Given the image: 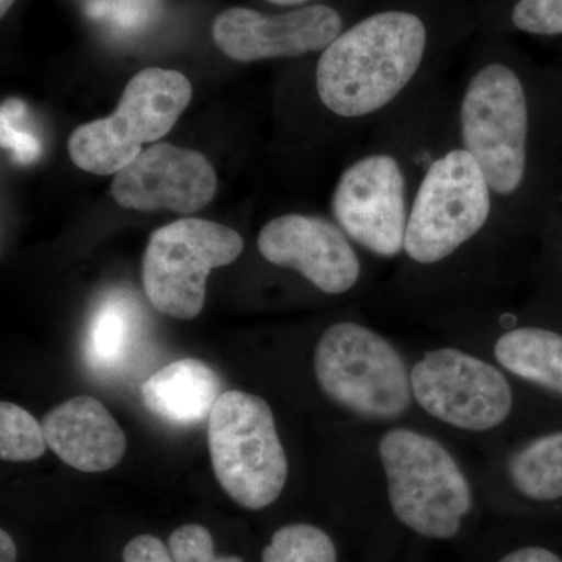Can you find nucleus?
<instances>
[{
  "instance_id": "obj_1",
  "label": "nucleus",
  "mask_w": 562,
  "mask_h": 562,
  "mask_svg": "<svg viewBox=\"0 0 562 562\" xmlns=\"http://www.w3.org/2000/svg\"><path fill=\"white\" fill-rule=\"evenodd\" d=\"M427 29L408 11H383L358 22L322 52L317 92L331 113L361 117L394 101L416 76Z\"/></svg>"
},
{
  "instance_id": "obj_2",
  "label": "nucleus",
  "mask_w": 562,
  "mask_h": 562,
  "mask_svg": "<svg viewBox=\"0 0 562 562\" xmlns=\"http://www.w3.org/2000/svg\"><path fill=\"white\" fill-rule=\"evenodd\" d=\"M392 513L428 539H450L472 508V490L453 454L438 439L392 428L379 442Z\"/></svg>"
},
{
  "instance_id": "obj_3",
  "label": "nucleus",
  "mask_w": 562,
  "mask_h": 562,
  "mask_svg": "<svg viewBox=\"0 0 562 562\" xmlns=\"http://www.w3.org/2000/svg\"><path fill=\"white\" fill-rule=\"evenodd\" d=\"M317 383L330 401L362 419H401L414 401L401 353L382 335L355 322L331 325L314 351Z\"/></svg>"
},
{
  "instance_id": "obj_4",
  "label": "nucleus",
  "mask_w": 562,
  "mask_h": 562,
  "mask_svg": "<svg viewBox=\"0 0 562 562\" xmlns=\"http://www.w3.org/2000/svg\"><path fill=\"white\" fill-rule=\"evenodd\" d=\"M191 99V81L179 70H139L111 116L88 122L70 133V160L95 176L120 172L138 157L144 144L155 143L172 131Z\"/></svg>"
},
{
  "instance_id": "obj_5",
  "label": "nucleus",
  "mask_w": 562,
  "mask_h": 562,
  "mask_svg": "<svg viewBox=\"0 0 562 562\" xmlns=\"http://www.w3.org/2000/svg\"><path fill=\"white\" fill-rule=\"evenodd\" d=\"M209 447L217 482L233 502L262 509L280 497L288 460L268 402L224 392L209 419Z\"/></svg>"
},
{
  "instance_id": "obj_6",
  "label": "nucleus",
  "mask_w": 562,
  "mask_h": 562,
  "mask_svg": "<svg viewBox=\"0 0 562 562\" xmlns=\"http://www.w3.org/2000/svg\"><path fill=\"white\" fill-rule=\"evenodd\" d=\"M238 232L217 222L187 217L151 233L143 257V286L157 312L191 321L205 305L206 280L241 255Z\"/></svg>"
},
{
  "instance_id": "obj_7",
  "label": "nucleus",
  "mask_w": 562,
  "mask_h": 562,
  "mask_svg": "<svg viewBox=\"0 0 562 562\" xmlns=\"http://www.w3.org/2000/svg\"><path fill=\"white\" fill-rule=\"evenodd\" d=\"M491 187L468 150L438 158L422 180L406 225L405 251L435 265L472 239L490 220Z\"/></svg>"
},
{
  "instance_id": "obj_8",
  "label": "nucleus",
  "mask_w": 562,
  "mask_h": 562,
  "mask_svg": "<svg viewBox=\"0 0 562 562\" xmlns=\"http://www.w3.org/2000/svg\"><path fill=\"white\" fill-rule=\"evenodd\" d=\"M461 135L501 195L519 190L527 169L528 103L517 74L491 63L473 76L461 103Z\"/></svg>"
},
{
  "instance_id": "obj_9",
  "label": "nucleus",
  "mask_w": 562,
  "mask_h": 562,
  "mask_svg": "<svg viewBox=\"0 0 562 562\" xmlns=\"http://www.w3.org/2000/svg\"><path fill=\"white\" fill-rule=\"evenodd\" d=\"M414 401L442 424L465 431H490L508 419L513 391L490 362L460 349L425 353L412 372Z\"/></svg>"
},
{
  "instance_id": "obj_10",
  "label": "nucleus",
  "mask_w": 562,
  "mask_h": 562,
  "mask_svg": "<svg viewBox=\"0 0 562 562\" xmlns=\"http://www.w3.org/2000/svg\"><path fill=\"white\" fill-rule=\"evenodd\" d=\"M331 209L342 231L366 250L384 258L405 250V176L390 155H371L351 165L336 184Z\"/></svg>"
},
{
  "instance_id": "obj_11",
  "label": "nucleus",
  "mask_w": 562,
  "mask_h": 562,
  "mask_svg": "<svg viewBox=\"0 0 562 562\" xmlns=\"http://www.w3.org/2000/svg\"><path fill=\"white\" fill-rule=\"evenodd\" d=\"M341 31V16L327 5L281 14L235 7L214 20L211 35L222 54L235 61L251 63L325 50Z\"/></svg>"
},
{
  "instance_id": "obj_12",
  "label": "nucleus",
  "mask_w": 562,
  "mask_h": 562,
  "mask_svg": "<svg viewBox=\"0 0 562 562\" xmlns=\"http://www.w3.org/2000/svg\"><path fill=\"white\" fill-rule=\"evenodd\" d=\"M217 190L213 166L201 151L158 143L114 173L111 195L122 209L192 214Z\"/></svg>"
},
{
  "instance_id": "obj_13",
  "label": "nucleus",
  "mask_w": 562,
  "mask_h": 562,
  "mask_svg": "<svg viewBox=\"0 0 562 562\" xmlns=\"http://www.w3.org/2000/svg\"><path fill=\"white\" fill-rule=\"evenodd\" d=\"M258 250L272 265L302 273L325 294H344L360 280V260L350 243L322 217H276L261 228Z\"/></svg>"
},
{
  "instance_id": "obj_14",
  "label": "nucleus",
  "mask_w": 562,
  "mask_h": 562,
  "mask_svg": "<svg viewBox=\"0 0 562 562\" xmlns=\"http://www.w3.org/2000/svg\"><path fill=\"white\" fill-rule=\"evenodd\" d=\"M41 425L52 452L80 472L110 471L127 449L121 425L98 398L88 395L61 403Z\"/></svg>"
},
{
  "instance_id": "obj_15",
  "label": "nucleus",
  "mask_w": 562,
  "mask_h": 562,
  "mask_svg": "<svg viewBox=\"0 0 562 562\" xmlns=\"http://www.w3.org/2000/svg\"><path fill=\"white\" fill-rule=\"evenodd\" d=\"M222 382L206 362L184 358L165 366L140 387L144 406L173 427H192L210 419L221 397Z\"/></svg>"
},
{
  "instance_id": "obj_16",
  "label": "nucleus",
  "mask_w": 562,
  "mask_h": 562,
  "mask_svg": "<svg viewBox=\"0 0 562 562\" xmlns=\"http://www.w3.org/2000/svg\"><path fill=\"white\" fill-rule=\"evenodd\" d=\"M494 357L513 375L562 395V335L538 327L514 328L495 342Z\"/></svg>"
},
{
  "instance_id": "obj_17",
  "label": "nucleus",
  "mask_w": 562,
  "mask_h": 562,
  "mask_svg": "<svg viewBox=\"0 0 562 562\" xmlns=\"http://www.w3.org/2000/svg\"><path fill=\"white\" fill-rule=\"evenodd\" d=\"M509 482L536 502L562 498V431L532 439L508 462Z\"/></svg>"
},
{
  "instance_id": "obj_18",
  "label": "nucleus",
  "mask_w": 562,
  "mask_h": 562,
  "mask_svg": "<svg viewBox=\"0 0 562 562\" xmlns=\"http://www.w3.org/2000/svg\"><path fill=\"white\" fill-rule=\"evenodd\" d=\"M135 321L124 302L113 299L103 303L92 317L87 339V360L92 369L116 371L131 355Z\"/></svg>"
},
{
  "instance_id": "obj_19",
  "label": "nucleus",
  "mask_w": 562,
  "mask_h": 562,
  "mask_svg": "<svg viewBox=\"0 0 562 562\" xmlns=\"http://www.w3.org/2000/svg\"><path fill=\"white\" fill-rule=\"evenodd\" d=\"M262 562H336L335 543L313 525H286L272 536Z\"/></svg>"
},
{
  "instance_id": "obj_20",
  "label": "nucleus",
  "mask_w": 562,
  "mask_h": 562,
  "mask_svg": "<svg viewBox=\"0 0 562 562\" xmlns=\"http://www.w3.org/2000/svg\"><path fill=\"white\" fill-rule=\"evenodd\" d=\"M43 425L14 403H0V458L3 461H35L46 452Z\"/></svg>"
},
{
  "instance_id": "obj_21",
  "label": "nucleus",
  "mask_w": 562,
  "mask_h": 562,
  "mask_svg": "<svg viewBox=\"0 0 562 562\" xmlns=\"http://www.w3.org/2000/svg\"><path fill=\"white\" fill-rule=\"evenodd\" d=\"M176 562H244L239 557H216L211 532L202 525H183L169 538Z\"/></svg>"
},
{
  "instance_id": "obj_22",
  "label": "nucleus",
  "mask_w": 562,
  "mask_h": 562,
  "mask_svg": "<svg viewBox=\"0 0 562 562\" xmlns=\"http://www.w3.org/2000/svg\"><path fill=\"white\" fill-rule=\"evenodd\" d=\"M513 24L532 35H562V0H519Z\"/></svg>"
},
{
  "instance_id": "obj_23",
  "label": "nucleus",
  "mask_w": 562,
  "mask_h": 562,
  "mask_svg": "<svg viewBox=\"0 0 562 562\" xmlns=\"http://www.w3.org/2000/svg\"><path fill=\"white\" fill-rule=\"evenodd\" d=\"M122 562H176L171 550L150 535H140L132 539L122 552Z\"/></svg>"
},
{
  "instance_id": "obj_24",
  "label": "nucleus",
  "mask_w": 562,
  "mask_h": 562,
  "mask_svg": "<svg viewBox=\"0 0 562 562\" xmlns=\"http://www.w3.org/2000/svg\"><path fill=\"white\" fill-rule=\"evenodd\" d=\"M498 562H562V560L542 547H524V549L506 554Z\"/></svg>"
},
{
  "instance_id": "obj_25",
  "label": "nucleus",
  "mask_w": 562,
  "mask_h": 562,
  "mask_svg": "<svg viewBox=\"0 0 562 562\" xmlns=\"http://www.w3.org/2000/svg\"><path fill=\"white\" fill-rule=\"evenodd\" d=\"M18 550L5 530L0 531V562H16Z\"/></svg>"
},
{
  "instance_id": "obj_26",
  "label": "nucleus",
  "mask_w": 562,
  "mask_h": 562,
  "mask_svg": "<svg viewBox=\"0 0 562 562\" xmlns=\"http://www.w3.org/2000/svg\"><path fill=\"white\" fill-rule=\"evenodd\" d=\"M268 2L276 3V5H301V3L306 2V0H268Z\"/></svg>"
},
{
  "instance_id": "obj_27",
  "label": "nucleus",
  "mask_w": 562,
  "mask_h": 562,
  "mask_svg": "<svg viewBox=\"0 0 562 562\" xmlns=\"http://www.w3.org/2000/svg\"><path fill=\"white\" fill-rule=\"evenodd\" d=\"M14 0H0V16H5L9 13L11 7H13Z\"/></svg>"
}]
</instances>
